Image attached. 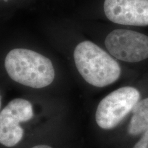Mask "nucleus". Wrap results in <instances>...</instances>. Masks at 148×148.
I'll list each match as a JSON object with an SVG mask.
<instances>
[{
    "label": "nucleus",
    "mask_w": 148,
    "mask_h": 148,
    "mask_svg": "<svg viewBox=\"0 0 148 148\" xmlns=\"http://www.w3.org/2000/svg\"><path fill=\"white\" fill-rule=\"evenodd\" d=\"M5 69L12 80L31 88H44L54 79L52 62L45 56L23 48L10 50L4 61Z\"/></svg>",
    "instance_id": "1"
},
{
    "label": "nucleus",
    "mask_w": 148,
    "mask_h": 148,
    "mask_svg": "<svg viewBox=\"0 0 148 148\" xmlns=\"http://www.w3.org/2000/svg\"><path fill=\"white\" fill-rule=\"evenodd\" d=\"M73 58L79 74L88 84L104 87L115 82L121 67L112 56L89 40H84L74 49Z\"/></svg>",
    "instance_id": "2"
},
{
    "label": "nucleus",
    "mask_w": 148,
    "mask_h": 148,
    "mask_svg": "<svg viewBox=\"0 0 148 148\" xmlns=\"http://www.w3.org/2000/svg\"><path fill=\"white\" fill-rule=\"evenodd\" d=\"M140 96L139 91L132 86H124L110 92L101 99L96 110L97 125L104 130L117 126L132 111Z\"/></svg>",
    "instance_id": "3"
},
{
    "label": "nucleus",
    "mask_w": 148,
    "mask_h": 148,
    "mask_svg": "<svg viewBox=\"0 0 148 148\" xmlns=\"http://www.w3.org/2000/svg\"><path fill=\"white\" fill-rule=\"evenodd\" d=\"M105 46L118 60L137 62L148 58V36L125 29H114L107 35Z\"/></svg>",
    "instance_id": "4"
},
{
    "label": "nucleus",
    "mask_w": 148,
    "mask_h": 148,
    "mask_svg": "<svg viewBox=\"0 0 148 148\" xmlns=\"http://www.w3.org/2000/svg\"><path fill=\"white\" fill-rule=\"evenodd\" d=\"M33 116L31 103L26 99H12L0 113V142L5 147H13L22 139L23 129L20 122L27 121Z\"/></svg>",
    "instance_id": "5"
},
{
    "label": "nucleus",
    "mask_w": 148,
    "mask_h": 148,
    "mask_svg": "<svg viewBox=\"0 0 148 148\" xmlns=\"http://www.w3.org/2000/svg\"><path fill=\"white\" fill-rule=\"evenodd\" d=\"M103 10L106 17L113 23L148 25V0H105Z\"/></svg>",
    "instance_id": "6"
},
{
    "label": "nucleus",
    "mask_w": 148,
    "mask_h": 148,
    "mask_svg": "<svg viewBox=\"0 0 148 148\" xmlns=\"http://www.w3.org/2000/svg\"><path fill=\"white\" fill-rule=\"evenodd\" d=\"M132 116L127 127V132L132 136L148 130V97L140 100L132 110Z\"/></svg>",
    "instance_id": "7"
},
{
    "label": "nucleus",
    "mask_w": 148,
    "mask_h": 148,
    "mask_svg": "<svg viewBox=\"0 0 148 148\" xmlns=\"http://www.w3.org/2000/svg\"><path fill=\"white\" fill-rule=\"evenodd\" d=\"M133 148H148V130L144 132L143 136Z\"/></svg>",
    "instance_id": "8"
},
{
    "label": "nucleus",
    "mask_w": 148,
    "mask_h": 148,
    "mask_svg": "<svg viewBox=\"0 0 148 148\" xmlns=\"http://www.w3.org/2000/svg\"><path fill=\"white\" fill-rule=\"evenodd\" d=\"M32 148H52L50 146H48L46 145H36L34 147H32Z\"/></svg>",
    "instance_id": "9"
},
{
    "label": "nucleus",
    "mask_w": 148,
    "mask_h": 148,
    "mask_svg": "<svg viewBox=\"0 0 148 148\" xmlns=\"http://www.w3.org/2000/svg\"><path fill=\"white\" fill-rule=\"evenodd\" d=\"M3 1H8V0H3Z\"/></svg>",
    "instance_id": "10"
}]
</instances>
